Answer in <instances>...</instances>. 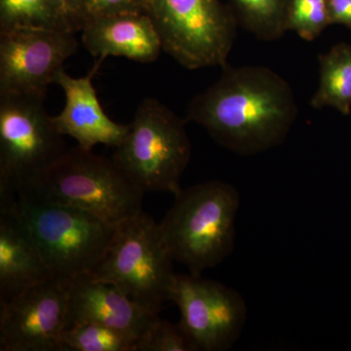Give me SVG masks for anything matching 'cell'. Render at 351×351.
<instances>
[{
	"mask_svg": "<svg viewBox=\"0 0 351 351\" xmlns=\"http://www.w3.org/2000/svg\"><path fill=\"white\" fill-rule=\"evenodd\" d=\"M186 122L160 101L145 98L112 158L145 193L178 195L193 154Z\"/></svg>",
	"mask_w": 351,
	"mask_h": 351,
	"instance_id": "5",
	"label": "cell"
},
{
	"mask_svg": "<svg viewBox=\"0 0 351 351\" xmlns=\"http://www.w3.org/2000/svg\"><path fill=\"white\" fill-rule=\"evenodd\" d=\"M96 68L83 77H73L62 69L55 75L54 84L64 91L63 110L53 117L58 130L64 136L75 140L76 145L92 151L95 145L117 147L126 137L129 124L113 121L99 101L93 85Z\"/></svg>",
	"mask_w": 351,
	"mask_h": 351,
	"instance_id": "13",
	"label": "cell"
},
{
	"mask_svg": "<svg viewBox=\"0 0 351 351\" xmlns=\"http://www.w3.org/2000/svg\"><path fill=\"white\" fill-rule=\"evenodd\" d=\"M82 40L99 62L121 57L141 64L156 62L163 52L162 41L147 14H121L83 25Z\"/></svg>",
	"mask_w": 351,
	"mask_h": 351,
	"instance_id": "14",
	"label": "cell"
},
{
	"mask_svg": "<svg viewBox=\"0 0 351 351\" xmlns=\"http://www.w3.org/2000/svg\"><path fill=\"white\" fill-rule=\"evenodd\" d=\"M147 15L163 51L182 68L223 66L237 38L239 23L221 0H149Z\"/></svg>",
	"mask_w": 351,
	"mask_h": 351,
	"instance_id": "8",
	"label": "cell"
},
{
	"mask_svg": "<svg viewBox=\"0 0 351 351\" xmlns=\"http://www.w3.org/2000/svg\"><path fill=\"white\" fill-rule=\"evenodd\" d=\"M16 205L51 276L66 284L91 274L105 257L117 225L78 208L19 193Z\"/></svg>",
	"mask_w": 351,
	"mask_h": 351,
	"instance_id": "4",
	"label": "cell"
},
{
	"mask_svg": "<svg viewBox=\"0 0 351 351\" xmlns=\"http://www.w3.org/2000/svg\"><path fill=\"white\" fill-rule=\"evenodd\" d=\"M289 0H230L237 23L263 41L282 38L287 31Z\"/></svg>",
	"mask_w": 351,
	"mask_h": 351,
	"instance_id": "18",
	"label": "cell"
},
{
	"mask_svg": "<svg viewBox=\"0 0 351 351\" xmlns=\"http://www.w3.org/2000/svg\"><path fill=\"white\" fill-rule=\"evenodd\" d=\"M172 257L161 237L159 223L141 211L117 225L105 257L90 276L112 284L141 306L160 314L176 276Z\"/></svg>",
	"mask_w": 351,
	"mask_h": 351,
	"instance_id": "6",
	"label": "cell"
},
{
	"mask_svg": "<svg viewBox=\"0 0 351 351\" xmlns=\"http://www.w3.org/2000/svg\"><path fill=\"white\" fill-rule=\"evenodd\" d=\"M171 302L198 351H226L239 341L248 309L239 291L202 276L177 274Z\"/></svg>",
	"mask_w": 351,
	"mask_h": 351,
	"instance_id": "9",
	"label": "cell"
},
{
	"mask_svg": "<svg viewBox=\"0 0 351 351\" xmlns=\"http://www.w3.org/2000/svg\"><path fill=\"white\" fill-rule=\"evenodd\" d=\"M75 34L27 27L0 32V95L46 98L58 71L77 52Z\"/></svg>",
	"mask_w": 351,
	"mask_h": 351,
	"instance_id": "10",
	"label": "cell"
},
{
	"mask_svg": "<svg viewBox=\"0 0 351 351\" xmlns=\"http://www.w3.org/2000/svg\"><path fill=\"white\" fill-rule=\"evenodd\" d=\"M23 27L76 32L64 0H0V32Z\"/></svg>",
	"mask_w": 351,
	"mask_h": 351,
	"instance_id": "17",
	"label": "cell"
},
{
	"mask_svg": "<svg viewBox=\"0 0 351 351\" xmlns=\"http://www.w3.org/2000/svg\"><path fill=\"white\" fill-rule=\"evenodd\" d=\"M66 285V329L80 323H95L138 341L160 316L141 306L112 284L97 280L89 274L76 277Z\"/></svg>",
	"mask_w": 351,
	"mask_h": 351,
	"instance_id": "12",
	"label": "cell"
},
{
	"mask_svg": "<svg viewBox=\"0 0 351 351\" xmlns=\"http://www.w3.org/2000/svg\"><path fill=\"white\" fill-rule=\"evenodd\" d=\"M330 23L328 0H289L286 27L300 38L313 41Z\"/></svg>",
	"mask_w": 351,
	"mask_h": 351,
	"instance_id": "20",
	"label": "cell"
},
{
	"mask_svg": "<svg viewBox=\"0 0 351 351\" xmlns=\"http://www.w3.org/2000/svg\"><path fill=\"white\" fill-rule=\"evenodd\" d=\"M19 193L84 210L113 225L140 213L145 195L112 158L78 145L66 149Z\"/></svg>",
	"mask_w": 351,
	"mask_h": 351,
	"instance_id": "3",
	"label": "cell"
},
{
	"mask_svg": "<svg viewBox=\"0 0 351 351\" xmlns=\"http://www.w3.org/2000/svg\"><path fill=\"white\" fill-rule=\"evenodd\" d=\"M69 292L56 278L0 302V351H64Z\"/></svg>",
	"mask_w": 351,
	"mask_h": 351,
	"instance_id": "11",
	"label": "cell"
},
{
	"mask_svg": "<svg viewBox=\"0 0 351 351\" xmlns=\"http://www.w3.org/2000/svg\"><path fill=\"white\" fill-rule=\"evenodd\" d=\"M217 82L189 103L186 120L240 156H256L285 142L299 115L290 83L263 66L226 64Z\"/></svg>",
	"mask_w": 351,
	"mask_h": 351,
	"instance_id": "1",
	"label": "cell"
},
{
	"mask_svg": "<svg viewBox=\"0 0 351 351\" xmlns=\"http://www.w3.org/2000/svg\"><path fill=\"white\" fill-rule=\"evenodd\" d=\"M64 2H66V8H68L73 25H75V31L78 32L77 25H76V19H77L78 12H80V2H82V0H64Z\"/></svg>",
	"mask_w": 351,
	"mask_h": 351,
	"instance_id": "24",
	"label": "cell"
},
{
	"mask_svg": "<svg viewBox=\"0 0 351 351\" xmlns=\"http://www.w3.org/2000/svg\"><path fill=\"white\" fill-rule=\"evenodd\" d=\"M44 100L0 95V203L16 199L21 189L69 149Z\"/></svg>",
	"mask_w": 351,
	"mask_h": 351,
	"instance_id": "7",
	"label": "cell"
},
{
	"mask_svg": "<svg viewBox=\"0 0 351 351\" xmlns=\"http://www.w3.org/2000/svg\"><path fill=\"white\" fill-rule=\"evenodd\" d=\"M331 25H341L351 29V0H328Z\"/></svg>",
	"mask_w": 351,
	"mask_h": 351,
	"instance_id": "23",
	"label": "cell"
},
{
	"mask_svg": "<svg viewBox=\"0 0 351 351\" xmlns=\"http://www.w3.org/2000/svg\"><path fill=\"white\" fill-rule=\"evenodd\" d=\"M136 351H198L181 323L174 324L160 316L138 339Z\"/></svg>",
	"mask_w": 351,
	"mask_h": 351,
	"instance_id": "21",
	"label": "cell"
},
{
	"mask_svg": "<svg viewBox=\"0 0 351 351\" xmlns=\"http://www.w3.org/2000/svg\"><path fill=\"white\" fill-rule=\"evenodd\" d=\"M147 8L149 0H82L76 25L80 32L90 21L121 14H147Z\"/></svg>",
	"mask_w": 351,
	"mask_h": 351,
	"instance_id": "22",
	"label": "cell"
},
{
	"mask_svg": "<svg viewBox=\"0 0 351 351\" xmlns=\"http://www.w3.org/2000/svg\"><path fill=\"white\" fill-rule=\"evenodd\" d=\"M319 82L311 101L315 110L332 108L351 112V43H339L318 56Z\"/></svg>",
	"mask_w": 351,
	"mask_h": 351,
	"instance_id": "16",
	"label": "cell"
},
{
	"mask_svg": "<svg viewBox=\"0 0 351 351\" xmlns=\"http://www.w3.org/2000/svg\"><path fill=\"white\" fill-rule=\"evenodd\" d=\"M159 223L161 237L174 262L202 276L232 255L240 208L239 191L223 181L182 189Z\"/></svg>",
	"mask_w": 351,
	"mask_h": 351,
	"instance_id": "2",
	"label": "cell"
},
{
	"mask_svg": "<svg viewBox=\"0 0 351 351\" xmlns=\"http://www.w3.org/2000/svg\"><path fill=\"white\" fill-rule=\"evenodd\" d=\"M49 269L29 228L18 212L16 199L0 204V302L50 278Z\"/></svg>",
	"mask_w": 351,
	"mask_h": 351,
	"instance_id": "15",
	"label": "cell"
},
{
	"mask_svg": "<svg viewBox=\"0 0 351 351\" xmlns=\"http://www.w3.org/2000/svg\"><path fill=\"white\" fill-rule=\"evenodd\" d=\"M138 341L128 335L95 323H80L64 329V351H136Z\"/></svg>",
	"mask_w": 351,
	"mask_h": 351,
	"instance_id": "19",
	"label": "cell"
}]
</instances>
